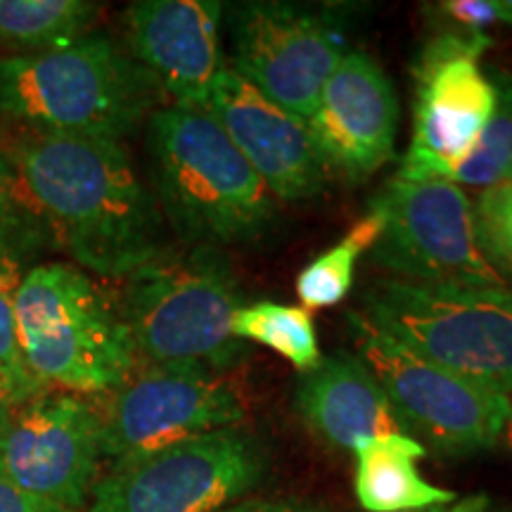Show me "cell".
Instances as JSON below:
<instances>
[{"mask_svg":"<svg viewBox=\"0 0 512 512\" xmlns=\"http://www.w3.org/2000/svg\"><path fill=\"white\" fill-rule=\"evenodd\" d=\"M3 155L53 245L81 271L128 278L164 249L162 211L119 140L24 131Z\"/></svg>","mask_w":512,"mask_h":512,"instance_id":"1","label":"cell"},{"mask_svg":"<svg viewBox=\"0 0 512 512\" xmlns=\"http://www.w3.org/2000/svg\"><path fill=\"white\" fill-rule=\"evenodd\" d=\"M143 64L112 38L0 57V117L31 133L119 140L164 102Z\"/></svg>","mask_w":512,"mask_h":512,"instance_id":"2","label":"cell"},{"mask_svg":"<svg viewBox=\"0 0 512 512\" xmlns=\"http://www.w3.org/2000/svg\"><path fill=\"white\" fill-rule=\"evenodd\" d=\"M147 150L162 216L188 245L252 242L275 219L273 192L204 110L159 107Z\"/></svg>","mask_w":512,"mask_h":512,"instance_id":"3","label":"cell"},{"mask_svg":"<svg viewBox=\"0 0 512 512\" xmlns=\"http://www.w3.org/2000/svg\"><path fill=\"white\" fill-rule=\"evenodd\" d=\"M124 280L119 309L138 356L211 370L242 356L233 318L245 294L216 247H164Z\"/></svg>","mask_w":512,"mask_h":512,"instance_id":"4","label":"cell"},{"mask_svg":"<svg viewBox=\"0 0 512 512\" xmlns=\"http://www.w3.org/2000/svg\"><path fill=\"white\" fill-rule=\"evenodd\" d=\"M12 306L29 368L48 387L117 392L136 370L138 351L119 304L79 266H34L12 294Z\"/></svg>","mask_w":512,"mask_h":512,"instance_id":"5","label":"cell"},{"mask_svg":"<svg viewBox=\"0 0 512 512\" xmlns=\"http://www.w3.org/2000/svg\"><path fill=\"white\" fill-rule=\"evenodd\" d=\"M363 316L434 366L512 394V292L498 285L384 278L363 294Z\"/></svg>","mask_w":512,"mask_h":512,"instance_id":"6","label":"cell"},{"mask_svg":"<svg viewBox=\"0 0 512 512\" xmlns=\"http://www.w3.org/2000/svg\"><path fill=\"white\" fill-rule=\"evenodd\" d=\"M347 323L356 356L377 377L406 430L448 456L486 451L501 439L512 415L510 396L415 356L361 311H349Z\"/></svg>","mask_w":512,"mask_h":512,"instance_id":"7","label":"cell"},{"mask_svg":"<svg viewBox=\"0 0 512 512\" xmlns=\"http://www.w3.org/2000/svg\"><path fill=\"white\" fill-rule=\"evenodd\" d=\"M261 477L259 444L228 427L110 467L93 486L88 512H221Z\"/></svg>","mask_w":512,"mask_h":512,"instance_id":"8","label":"cell"},{"mask_svg":"<svg viewBox=\"0 0 512 512\" xmlns=\"http://www.w3.org/2000/svg\"><path fill=\"white\" fill-rule=\"evenodd\" d=\"M370 209L382 221L373 261L396 278L505 287L479 245L475 207L456 183L392 178Z\"/></svg>","mask_w":512,"mask_h":512,"instance_id":"9","label":"cell"},{"mask_svg":"<svg viewBox=\"0 0 512 512\" xmlns=\"http://www.w3.org/2000/svg\"><path fill=\"white\" fill-rule=\"evenodd\" d=\"M486 34L441 31L415 62L413 136L396 178L451 181L496 110V83L484 72Z\"/></svg>","mask_w":512,"mask_h":512,"instance_id":"10","label":"cell"},{"mask_svg":"<svg viewBox=\"0 0 512 512\" xmlns=\"http://www.w3.org/2000/svg\"><path fill=\"white\" fill-rule=\"evenodd\" d=\"M242 420L245 403L226 377L204 366L152 363L128 377L100 413L102 458L126 465Z\"/></svg>","mask_w":512,"mask_h":512,"instance_id":"11","label":"cell"},{"mask_svg":"<svg viewBox=\"0 0 512 512\" xmlns=\"http://www.w3.org/2000/svg\"><path fill=\"white\" fill-rule=\"evenodd\" d=\"M230 36V69L304 121L344 57L342 38L328 19L290 3L238 5Z\"/></svg>","mask_w":512,"mask_h":512,"instance_id":"12","label":"cell"},{"mask_svg":"<svg viewBox=\"0 0 512 512\" xmlns=\"http://www.w3.org/2000/svg\"><path fill=\"white\" fill-rule=\"evenodd\" d=\"M100 411L72 392L22 403L0 439V475L64 508L79 510L98 482Z\"/></svg>","mask_w":512,"mask_h":512,"instance_id":"13","label":"cell"},{"mask_svg":"<svg viewBox=\"0 0 512 512\" xmlns=\"http://www.w3.org/2000/svg\"><path fill=\"white\" fill-rule=\"evenodd\" d=\"M325 169L347 181H366L394 157L399 100L380 64L347 53L306 119Z\"/></svg>","mask_w":512,"mask_h":512,"instance_id":"14","label":"cell"},{"mask_svg":"<svg viewBox=\"0 0 512 512\" xmlns=\"http://www.w3.org/2000/svg\"><path fill=\"white\" fill-rule=\"evenodd\" d=\"M230 143L280 200H309L325 185V166L304 119L259 93L238 72L223 67L207 110Z\"/></svg>","mask_w":512,"mask_h":512,"instance_id":"15","label":"cell"},{"mask_svg":"<svg viewBox=\"0 0 512 512\" xmlns=\"http://www.w3.org/2000/svg\"><path fill=\"white\" fill-rule=\"evenodd\" d=\"M223 5L138 0L124 17L128 55L155 76L176 107L207 110L221 62Z\"/></svg>","mask_w":512,"mask_h":512,"instance_id":"16","label":"cell"},{"mask_svg":"<svg viewBox=\"0 0 512 512\" xmlns=\"http://www.w3.org/2000/svg\"><path fill=\"white\" fill-rule=\"evenodd\" d=\"M297 406L311 430L342 451L356 453L375 439L408 434L377 377L361 358L344 351L320 358L304 373Z\"/></svg>","mask_w":512,"mask_h":512,"instance_id":"17","label":"cell"},{"mask_svg":"<svg viewBox=\"0 0 512 512\" xmlns=\"http://www.w3.org/2000/svg\"><path fill=\"white\" fill-rule=\"evenodd\" d=\"M427 453L411 434H392L356 451V498L368 512H415L456 501V494L420 475L415 460Z\"/></svg>","mask_w":512,"mask_h":512,"instance_id":"18","label":"cell"},{"mask_svg":"<svg viewBox=\"0 0 512 512\" xmlns=\"http://www.w3.org/2000/svg\"><path fill=\"white\" fill-rule=\"evenodd\" d=\"M95 17L86 0H0V41L24 55L67 48L91 36Z\"/></svg>","mask_w":512,"mask_h":512,"instance_id":"19","label":"cell"},{"mask_svg":"<svg viewBox=\"0 0 512 512\" xmlns=\"http://www.w3.org/2000/svg\"><path fill=\"white\" fill-rule=\"evenodd\" d=\"M233 335L252 339L273 349L294 368L309 373L320 363V347L311 313L302 306H285L275 302H256L242 306L233 318Z\"/></svg>","mask_w":512,"mask_h":512,"instance_id":"20","label":"cell"},{"mask_svg":"<svg viewBox=\"0 0 512 512\" xmlns=\"http://www.w3.org/2000/svg\"><path fill=\"white\" fill-rule=\"evenodd\" d=\"M380 230V216L370 209L368 216H363L335 247H330L328 252L316 256L299 273L297 297L302 302V309H328V306H335L347 297L351 292V285H354L358 256L366 252V249L375 247L377 238H380Z\"/></svg>","mask_w":512,"mask_h":512,"instance_id":"21","label":"cell"},{"mask_svg":"<svg viewBox=\"0 0 512 512\" xmlns=\"http://www.w3.org/2000/svg\"><path fill=\"white\" fill-rule=\"evenodd\" d=\"M48 247H55L50 230L17 181L0 185V294L12 297Z\"/></svg>","mask_w":512,"mask_h":512,"instance_id":"22","label":"cell"},{"mask_svg":"<svg viewBox=\"0 0 512 512\" xmlns=\"http://www.w3.org/2000/svg\"><path fill=\"white\" fill-rule=\"evenodd\" d=\"M498 100L489 124L477 138L458 169L453 171L451 183L472 185V188H496L505 183L512 166V79L505 72H494Z\"/></svg>","mask_w":512,"mask_h":512,"instance_id":"23","label":"cell"},{"mask_svg":"<svg viewBox=\"0 0 512 512\" xmlns=\"http://www.w3.org/2000/svg\"><path fill=\"white\" fill-rule=\"evenodd\" d=\"M0 387L10 394L17 408L50 389L29 368L22 342H19L15 306L8 294H0Z\"/></svg>","mask_w":512,"mask_h":512,"instance_id":"24","label":"cell"},{"mask_svg":"<svg viewBox=\"0 0 512 512\" xmlns=\"http://www.w3.org/2000/svg\"><path fill=\"white\" fill-rule=\"evenodd\" d=\"M479 245L491 264L512 271V183L489 188L475 207Z\"/></svg>","mask_w":512,"mask_h":512,"instance_id":"25","label":"cell"},{"mask_svg":"<svg viewBox=\"0 0 512 512\" xmlns=\"http://www.w3.org/2000/svg\"><path fill=\"white\" fill-rule=\"evenodd\" d=\"M439 12L451 19L453 29L465 34H486L494 24H510L503 0H446Z\"/></svg>","mask_w":512,"mask_h":512,"instance_id":"26","label":"cell"},{"mask_svg":"<svg viewBox=\"0 0 512 512\" xmlns=\"http://www.w3.org/2000/svg\"><path fill=\"white\" fill-rule=\"evenodd\" d=\"M0 512H79L64 508L60 503L48 501V498L31 494L22 486L12 484L10 479L0 475Z\"/></svg>","mask_w":512,"mask_h":512,"instance_id":"27","label":"cell"},{"mask_svg":"<svg viewBox=\"0 0 512 512\" xmlns=\"http://www.w3.org/2000/svg\"><path fill=\"white\" fill-rule=\"evenodd\" d=\"M221 512H316V510L304 508V505L283 503V501H238L228 505V508Z\"/></svg>","mask_w":512,"mask_h":512,"instance_id":"28","label":"cell"},{"mask_svg":"<svg viewBox=\"0 0 512 512\" xmlns=\"http://www.w3.org/2000/svg\"><path fill=\"white\" fill-rule=\"evenodd\" d=\"M415 512H489V498L477 494L467 498H456L446 505H434V508L415 510Z\"/></svg>","mask_w":512,"mask_h":512,"instance_id":"29","label":"cell"},{"mask_svg":"<svg viewBox=\"0 0 512 512\" xmlns=\"http://www.w3.org/2000/svg\"><path fill=\"white\" fill-rule=\"evenodd\" d=\"M15 411H17L15 401H12L10 394L0 387V439H3L5 430L10 427V420H12V415H15Z\"/></svg>","mask_w":512,"mask_h":512,"instance_id":"30","label":"cell"},{"mask_svg":"<svg viewBox=\"0 0 512 512\" xmlns=\"http://www.w3.org/2000/svg\"><path fill=\"white\" fill-rule=\"evenodd\" d=\"M5 183H15V171H12L10 162L5 159L3 152H0V185Z\"/></svg>","mask_w":512,"mask_h":512,"instance_id":"31","label":"cell"},{"mask_svg":"<svg viewBox=\"0 0 512 512\" xmlns=\"http://www.w3.org/2000/svg\"><path fill=\"white\" fill-rule=\"evenodd\" d=\"M505 439H508V446L512 448V415H510V420H508V425H505Z\"/></svg>","mask_w":512,"mask_h":512,"instance_id":"32","label":"cell"},{"mask_svg":"<svg viewBox=\"0 0 512 512\" xmlns=\"http://www.w3.org/2000/svg\"><path fill=\"white\" fill-rule=\"evenodd\" d=\"M503 5H505V10H508V15H510V27H512V0H503Z\"/></svg>","mask_w":512,"mask_h":512,"instance_id":"33","label":"cell"},{"mask_svg":"<svg viewBox=\"0 0 512 512\" xmlns=\"http://www.w3.org/2000/svg\"><path fill=\"white\" fill-rule=\"evenodd\" d=\"M505 183H512V166H510V174H508V178H505Z\"/></svg>","mask_w":512,"mask_h":512,"instance_id":"34","label":"cell"}]
</instances>
